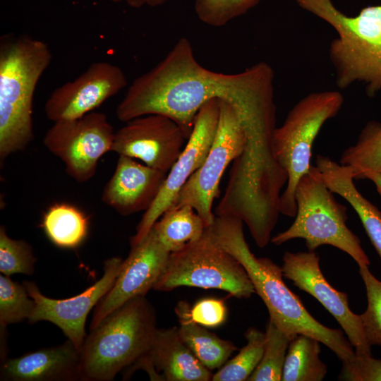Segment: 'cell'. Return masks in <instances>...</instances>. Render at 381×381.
<instances>
[{
	"mask_svg": "<svg viewBox=\"0 0 381 381\" xmlns=\"http://www.w3.org/2000/svg\"><path fill=\"white\" fill-rule=\"evenodd\" d=\"M310 170L333 193L344 198L358 215L365 231L381 260V212L354 185L353 169L329 157L318 155Z\"/></svg>",
	"mask_w": 381,
	"mask_h": 381,
	"instance_id": "obj_19",
	"label": "cell"
},
{
	"mask_svg": "<svg viewBox=\"0 0 381 381\" xmlns=\"http://www.w3.org/2000/svg\"><path fill=\"white\" fill-rule=\"evenodd\" d=\"M114 3H125L128 6L135 8H140L144 6L157 7L167 3L170 0H111Z\"/></svg>",
	"mask_w": 381,
	"mask_h": 381,
	"instance_id": "obj_34",
	"label": "cell"
},
{
	"mask_svg": "<svg viewBox=\"0 0 381 381\" xmlns=\"http://www.w3.org/2000/svg\"><path fill=\"white\" fill-rule=\"evenodd\" d=\"M205 228L201 217L189 205L169 209L152 227L161 243L170 253L178 251L198 239Z\"/></svg>",
	"mask_w": 381,
	"mask_h": 381,
	"instance_id": "obj_23",
	"label": "cell"
},
{
	"mask_svg": "<svg viewBox=\"0 0 381 381\" xmlns=\"http://www.w3.org/2000/svg\"><path fill=\"white\" fill-rule=\"evenodd\" d=\"M157 330L155 310L145 296L126 302L86 336L80 351L81 380H113L147 354Z\"/></svg>",
	"mask_w": 381,
	"mask_h": 381,
	"instance_id": "obj_4",
	"label": "cell"
},
{
	"mask_svg": "<svg viewBox=\"0 0 381 381\" xmlns=\"http://www.w3.org/2000/svg\"><path fill=\"white\" fill-rule=\"evenodd\" d=\"M247 344L233 358L213 374V381H244L260 363L265 348V333L250 327L245 333Z\"/></svg>",
	"mask_w": 381,
	"mask_h": 381,
	"instance_id": "obj_26",
	"label": "cell"
},
{
	"mask_svg": "<svg viewBox=\"0 0 381 381\" xmlns=\"http://www.w3.org/2000/svg\"><path fill=\"white\" fill-rule=\"evenodd\" d=\"M167 173L119 155L114 172L104 187V203L123 216L147 211L154 202Z\"/></svg>",
	"mask_w": 381,
	"mask_h": 381,
	"instance_id": "obj_17",
	"label": "cell"
},
{
	"mask_svg": "<svg viewBox=\"0 0 381 381\" xmlns=\"http://www.w3.org/2000/svg\"><path fill=\"white\" fill-rule=\"evenodd\" d=\"M359 274L368 301L366 310L359 315L365 335L370 346H381V281L371 273L368 266H360Z\"/></svg>",
	"mask_w": 381,
	"mask_h": 381,
	"instance_id": "obj_30",
	"label": "cell"
},
{
	"mask_svg": "<svg viewBox=\"0 0 381 381\" xmlns=\"http://www.w3.org/2000/svg\"><path fill=\"white\" fill-rule=\"evenodd\" d=\"M246 143V133L238 113L229 103L219 99V121L210 151L202 165L179 190L170 208L189 205L206 227L211 226L215 219L212 204L219 195L222 176L228 165L242 153Z\"/></svg>",
	"mask_w": 381,
	"mask_h": 381,
	"instance_id": "obj_9",
	"label": "cell"
},
{
	"mask_svg": "<svg viewBox=\"0 0 381 381\" xmlns=\"http://www.w3.org/2000/svg\"><path fill=\"white\" fill-rule=\"evenodd\" d=\"M123 261L119 257L106 260L102 277L83 292L69 298L47 297L35 282H23L29 296L35 301L33 312L28 321L31 324L48 321L56 325L80 352L87 336L85 327L87 317L114 285Z\"/></svg>",
	"mask_w": 381,
	"mask_h": 381,
	"instance_id": "obj_13",
	"label": "cell"
},
{
	"mask_svg": "<svg viewBox=\"0 0 381 381\" xmlns=\"http://www.w3.org/2000/svg\"><path fill=\"white\" fill-rule=\"evenodd\" d=\"M340 164L350 166L354 179L368 172L381 174V123L370 121L362 129L355 145L346 149Z\"/></svg>",
	"mask_w": 381,
	"mask_h": 381,
	"instance_id": "obj_25",
	"label": "cell"
},
{
	"mask_svg": "<svg viewBox=\"0 0 381 381\" xmlns=\"http://www.w3.org/2000/svg\"><path fill=\"white\" fill-rule=\"evenodd\" d=\"M35 257L32 248L23 240L11 238L4 226H0V272L6 276L13 274L30 275L34 272Z\"/></svg>",
	"mask_w": 381,
	"mask_h": 381,
	"instance_id": "obj_29",
	"label": "cell"
},
{
	"mask_svg": "<svg viewBox=\"0 0 381 381\" xmlns=\"http://www.w3.org/2000/svg\"><path fill=\"white\" fill-rule=\"evenodd\" d=\"M361 179H369L373 181L377 191L381 197V174L377 172H368L363 175Z\"/></svg>",
	"mask_w": 381,
	"mask_h": 381,
	"instance_id": "obj_35",
	"label": "cell"
},
{
	"mask_svg": "<svg viewBox=\"0 0 381 381\" xmlns=\"http://www.w3.org/2000/svg\"><path fill=\"white\" fill-rule=\"evenodd\" d=\"M340 380L381 381V360L372 354H357L347 361L342 362Z\"/></svg>",
	"mask_w": 381,
	"mask_h": 381,
	"instance_id": "obj_32",
	"label": "cell"
},
{
	"mask_svg": "<svg viewBox=\"0 0 381 381\" xmlns=\"http://www.w3.org/2000/svg\"><path fill=\"white\" fill-rule=\"evenodd\" d=\"M262 359L249 377V381L282 380L290 339L272 320H269Z\"/></svg>",
	"mask_w": 381,
	"mask_h": 381,
	"instance_id": "obj_27",
	"label": "cell"
},
{
	"mask_svg": "<svg viewBox=\"0 0 381 381\" xmlns=\"http://www.w3.org/2000/svg\"><path fill=\"white\" fill-rule=\"evenodd\" d=\"M227 309L222 299L207 298L198 301L190 308L192 320L205 327H217L226 318Z\"/></svg>",
	"mask_w": 381,
	"mask_h": 381,
	"instance_id": "obj_33",
	"label": "cell"
},
{
	"mask_svg": "<svg viewBox=\"0 0 381 381\" xmlns=\"http://www.w3.org/2000/svg\"><path fill=\"white\" fill-rule=\"evenodd\" d=\"M190 308L186 301H179L175 308L181 339L205 367L210 370L220 368L237 348L231 341L221 339L195 322L190 316Z\"/></svg>",
	"mask_w": 381,
	"mask_h": 381,
	"instance_id": "obj_21",
	"label": "cell"
},
{
	"mask_svg": "<svg viewBox=\"0 0 381 381\" xmlns=\"http://www.w3.org/2000/svg\"><path fill=\"white\" fill-rule=\"evenodd\" d=\"M161 380L208 381L213 374L184 344L176 327L157 329L150 349L145 356Z\"/></svg>",
	"mask_w": 381,
	"mask_h": 381,
	"instance_id": "obj_20",
	"label": "cell"
},
{
	"mask_svg": "<svg viewBox=\"0 0 381 381\" xmlns=\"http://www.w3.org/2000/svg\"><path fill=\"white\" fill-rule=\"evenodd\" d=\"M0 380L8 381L81 380L80 352L71 340L17 358L1 361Z\"/></svg>",
	"mask_w": 381,
	"mask_h": 381,
	"instance_id": "obj_18",
	"label": "cell"
},
{
	"mask_svg": "<svg viewBox=\"0 0 381 381\" xmlns=\"http://www.w3.org/2000/svg\"><path fill=\"white\" fill-rule=\"evenodd\" d=\"M114 135L107 115L92 111L78 119L54 122L43 144L63 162L71 177L83 183L94 176L99 159L111 151Z\"/></svg>",
	"mask_w": 381,
	"mask_h": 381,
	"instance_id": "obj_10",
	"label": "cell"
},
{
	"mask_svg": "<svg viewBox=\"0 0 381 381\" xmlns=\"http://www.w3.org/2000/svg\"><path fill=\"white\" fill-rule=\"evenodd\" d=\"M262 0H195L198 19L215 28L226 25L233 19L247 13Z\"/></svg>",
	"mask_w": 381,
	"mask_h": 381,
	"instance_id": "obj_31",
	"label": "cell"
},
{
	"mask_svg": "<svg viewBox=\"0 0 381 381\" xmlns=\"http://www.w3.org/2000/svg\"><path fill=\"white\" fill-rule=\"evenodd\" d=\"M127 85L118 66L94 62L78 78L56 88L48 97L44 111L53 122L78 119L93 111Z\"/></svg>",
	"mask_w": 381,
	"mask_h": 381,
	"instance_id": "obj_15",
	"label": "cell"
},
{
	"mask_svg": "<svg viewBox=\"0 0 381 381\" xmlns=\"http://www.w3.org/2000/svg\"><path fill=\"white\" fill-rule=\"evenodd\" d=\"M187 140L173 119L151 114L126 121L115 132L111 152L139 159L152 168L168 173Z\"/></svg>",
	"mask_w": 381,
	"mask_h": 381,
	"instance_id": "obj_12",
	"label": "cell"
},
{
	"mask_svg": "<svg viewBox=\"0 0 381 381\" xmlns=\"http://www.w3.org/2000/svg\"><path fill=\"white\" fill-rule=\"evenodd\" d=\"M219 117V99H212L201 107L180 156L167 173L154 202L143 214L135 235L131 237V246L137 245L147 236L154 224L171 207L190 176L204 162L215 136Z\"/></svg>",
	"mask_w": 381,
	"mask_h": 381,
	"instance_id": "obj_11",
	"label": "cell"
},
{
	"mask_svg": "<svg viewBox=\"0 0 381 381\" xmlns=\"http://www.w3.org/2000/svg\"><path fill=\"white\" fill-rule=\"evenodd\" d=\"M41 226L55 246L73 249L85 239L89 219L78 207L67 203H56L44 213Z\"/></svg>",
	"mask_w": 381,
	"mask_h": 381,
	"instance_id": "obj_22",
	"label": "cell"
},
{
	"mask_svg": "<svg viewBox=\"0 0 381 381\" xmlns=\"http://www.w3.org/2000/svg\"><path fill=\"white\" fill-rule=\"evenodd\" d=\"M35 308V301L29 296L23 284L0 275V327L5 329L10 324L28 320Z\"/></svg>",
	"mask_w": 381,
	"mask_h": 381,
	"instance_id": "obj_28",
	"label": "cell"
},
{
	"mask_svg": "<svg viewBox=\"0 0 381 381\" xmlns=\"http://www.w3.org/2000/svg\"><path fill=\"white\" fill-rule=\"evenodd\" d=\"M47 43L28 35L4 36L0 43V162L33 140L32 101L52 61Z\"/></svg>",
	"mask_w": 381,
	"mask_h": 381,
	"instance_id": "obj_3",
	"label": "cell"
},
{
	"mask_svg": "<svg viewBox=\"0 0 381 381\" xmlns=\"http://www.w3.org/2000/svg\"><path fill=\"white\" fill-rule=\"evenodd\" d=\"M332 193L309 171L301 178L295 190L294 222L270 241L281 245L291 239L303 238L309 251L330 245L349 255L359 267L368 266L370 260L359 238L346 226V207L339 203Z\"/></svg>",
	"mask_w": 381,
	"mask_h": 381,
	"instance_id": "obj_6",
	"label": "cell"
},
{
	"mask_svg": "<svg viewBox=\"0 0 381 381\" xmlns=\"http://www.w3.org/2000/svg\"><path fill=\"white\" fill-rule=\"evenodd\" d=\"M344 103L338 91L312 92L299 100L289 111L273 135L274 155L288 174L286 188L281 194L279 212L295 217V190L302 176L310 169L312 147L324 123L334 118Z\"/></svg>",
	"mask_w": 381,
	"mask_h": 381,
	"instance_id": "obj_7",
	"label": "cell"
},
{
	"mask_svg": "<svg viewBox=\"0 0 381 381\" xmlns=\"http://www.w3.org/2000/svg\"><path fill=\"white\" fill-rule=\"evenodd\" d=\"M211 228L218 243L246 270L255 293L268 310L270 320L290 340L298 334L311 337L332 350L341 362L355 356L353 346L341 330L323 325L308 313L300 298L284 282L282 267L251 252L241 219L217 216Z\"/></svg>",
	"mask_w": 381,
	"mask_h": 381,
	"instance_id": "obj_2",
	"label": "cell"
},
{
	"mask_svg": "<svg viewBox=\"0 0 381 381\" xmlns=\"http://www.w3.org/2000/svg\"><path fill=\"white\" fill-rule=\"evenodd\" d=\"M294 1L337 33L329 50L336 85L345 89L363 83L370 97L381 92V5L365 7L356 16H348L331 0Z\"/></svg>",
	"mask_w": 381,
	"mask_h": 381,
	"instance_id": "obj_5",
	"label": "cell"
},
{
	"mask_svg": "<svg viewBox=\"0 0 381 381\" xmlns=\"http://www.w3.org/2000/svg\"><path fill=\"white\" fill-rule=\"evenodd\" d=\"M274 78L272 68L264 61L237 73L209 70L195 59L190 42L181 37L159 63L132 82L116 114L123 122L164 115L188 139L201 107L219 99L232 105L242 125L248 126L277 113Z\"/></svg>",
	"mask_w": 381,
	"mask_h": 381,
	"instance_id": "obj_1",
	"label": "cell"
},
{
	"mask_svg": "<svg viewBox=\"0 0 381 381\" xmlns=\"http://www.w3.org/2000/svg\"><path fill=\"white\" fill-rule=\"evenodd\" d=\"M320 342L298 334L290 341L283 368V381H321L327 371L320 359Z\"/></svg>",
	"mask_w": 381,
	"mask_h": 381,
	"instance_id": "obj_24",
	"label": "cell"
},
{
	"mask_svg": "<svg viewBox=\"0 0 381 381\" xmlns=\"http://www.w3.org/2000/svg\"><path fill=\"white\" fill-rule=\"evenodd\" d=\"M180 286L221 289L238 298L255 293L244 267L218 243L210 226L198 239L170 253L153 289Z\"/></svg>",
	"mask_w": 381,
	"mask_h": 381,
	"instance_id": "obj_8",
	"label": "cell"
},
{
	"mask_svg": "<svg viewBox=\"0 0 381 381\" xmlns=\"http://www.w3.org/2000/svg\"><path fill=\"white\" fill-rule=\"evenodd\" d=\"M283 276L300 289L317 299L337 320L357 354H372L359 315L349 306L348 295L336 290L324 277L320 258L315 251L291 253L283 255Z\"/></svg>",
	"mask_w": 381,
	"mask_h": 381,
	"instance_id": "obj_14",
	"label": "cell"
},
{
	"mask_svg": "<svg viewBox=\"0 0 381 381\" xmlns=\"http://www.w3.org/2000/svg\"><path fill=\"white\" fill-rule=\"evenodd\" d=\"M170 253L152 229L142 241L131 246L114 285L95 306L90 329L129 300L145 296L162 274Z\"/></svg>",
	"mask_w": 381,
	"mask_h": 381,
	"instance_id": "obj_16",
	"label": "cell"
}]
</instances>
